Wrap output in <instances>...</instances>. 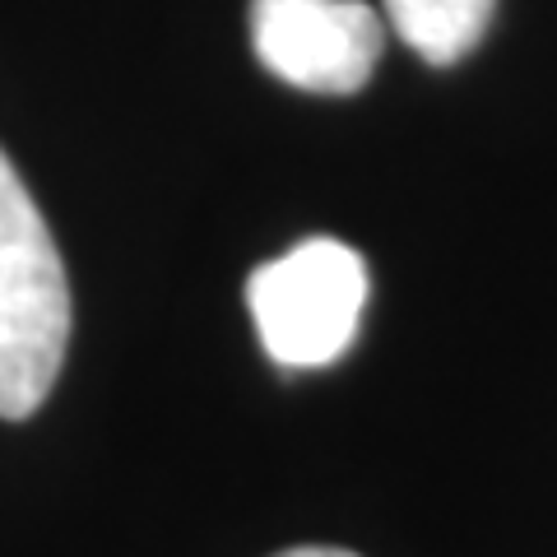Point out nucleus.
Here are the masks:
<instances>
[{
    "label": "nucleus",
    "mask_w": 557,
    "mask_h": 557,
    "mask_svg": "<svg viewBox=\"0 0 557 557\" xmlns=\"http://www.w3.org/2000/svg\"><path fill=\"white\" fill-rule=\"evenodd\" d=\"M70 344V278L42 209L0 149V418L42 409Z\"/></svg>",
    "instance_id": "1"
},
{
    "label": "nucleus",
    "mask_w": 557,
    "mask_h": 557,
    "mask_svg": "<svg viewBox=\"0 0 557 557\" xmlns=\"http://www.w3.org/2000/svg\"><path fill=\"white\" fill-rule=\"evenodd\" d=\"M256 335L278 368L307 372L348 354L368 307V265L335 237H307L247 278Z\"/></svg>",
    "instance_id": "2"
},
{
    "label": "nucleus",
    "mask_w": 557,
    "mask_h": 557,
    "mask_svg": "<svg viewBox=\"0 0 557 557\" xmlns=\"http://www.w3.org/2000/svg\"><path fill=\"white\" fill-rule=\"evenodd\" d=\"M386 24L368 0H251V47L274 79L302 94H358Z\"/></svg>",
    "instance_id": "3"
},
{
    "label": "nucleus",
    "mask_w": 557,
    "mask_h": 557,
    "mask_svg": "<svg viewBox=\"0 0 557 557\" xmlns=\"http://www.w3.org/2000/svg\"><path fill=\"white\" fill-rule=\"evenodd\" d=\"M395 38H405L428 65H460L483 42L497 0H381Z\"/></svg>",
    "instance_id": "4"
},
{
    "label": "nucleus",
    "mask_w": 557,
    "mask_h": 557,
    "mask_svg": "<svg viewBox=\"0 0 557 557\" xmlns=\"http://www.w3.org/2000/svg\"><path fill=\"white\" fill-rule=\"evenodd\" d=\"M278 557H358V553H348V548H288Z\"/></svg>",
    "instance_id": "5"
}]
</instances>
